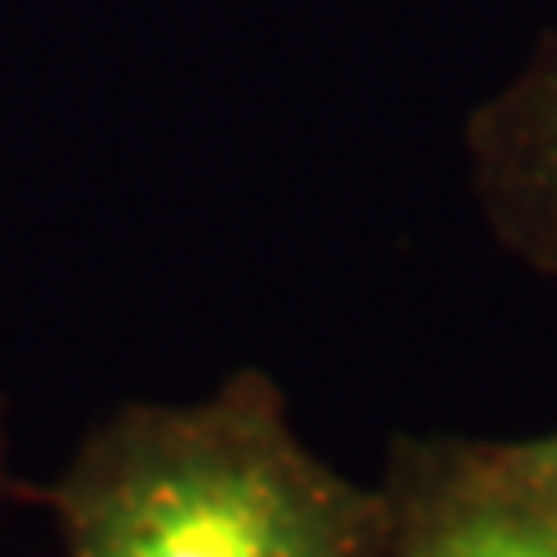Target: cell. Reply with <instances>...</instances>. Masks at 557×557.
<instances>
[{"instance_id": "6da1fadb", "label": "cell", "mask_w": 557, "mask_h": 557, "mask_svg": "<svg viewBox=\"0 0 557 557\" xmlns=\"http://www.w3.org/2000/svg\"><path fill=\"white\" fill-rule=\"evenodd\" d=\"M33 502L65 557H381L391 530L386 487L330 465L265 368L98 413Z\"/></svg>"}, {"instance_id": "7a4b0ae2", "label": "cell", "mask_w": 557, "mask_h": 557, "mask_svg": "<svg viewBox=\"0 0 557 557\" xmlns=\"http://www.w3.org/2000/svg\"><path fill=\"white\" fill-rule=\"evenodd\" d=\"M465 172L497 247L557 278V24L465 116Z\"/></svg>"}, {"instance_id": "3957f363", "label": "cell", "mask_w": 557, "mask_h": 557, "mask_svg": "<svg viewBox=\"0 0 557 557\" xmlns=\"http://www.w3.org/2000/svg\"><path fill=\"white\" fill-rule=\"evenodd\" d=\"M381 557H557V516L511 493L474 437H399L386 474Z\"/></svg>"}, {"instance_id": "277c9868", "label": "cell", "mask_w": 557, "mask_h": 557, "mask_svg": "<svg viewBox=\"0 0 557 557\" xmlns=\"http://www.w3.org/2000/svg\"><path fill=\"white\" fill-rule=\"evenodd\" d=\"M474 446L511 493L557 516V428L534 432V437H474Z\"/></svg>"}, {"instance_id": "5b68a950", "label": "cell", "mask_w": 557, "mask_h": 557, "mask_svg": "<svg viewBox=\"0 0 557 557\" xmlns=\"http://www.w3.org/2000/svg\"><path fill=\"white\" fill-rule=\"evenodd\" d=\"M14 493H24V483L14 479V469H10V413H5V395H0V507H5Z\"/></svg>"}]
</instances>
